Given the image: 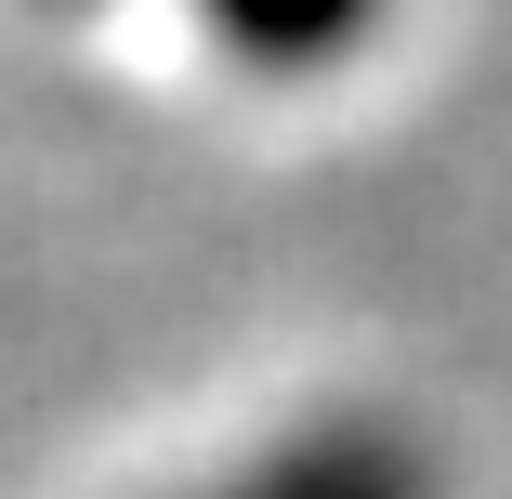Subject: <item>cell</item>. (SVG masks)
Returning a JSON list of instances; mask_svg holds the SVG:
<instances>
[{
  "instance_id": "1",
  "label": "cell",
  "mask_w": 512,
  "mask_h": 499,
  "mask_svg": "<svg viewBox=\"0 0 512 499\" xmlns=\"http://www.w3.org/2000/svg\"><path fill=\"white\" fill-rule=\"evenodd\" d=\"M211 499H434V473H421V447H407V434L329 421V434H302V447L250 460V473L211 486Z\"/></svg>"
},
{
  "instance_id": "2",
  "label": "cell",
  "mask_w": 512,
  "mask_h": 499,
  "mask_svg": "<svg viewBox=\"0 0 512 499\" xmlns=\"http://www.w3.org/2000/svg\"><path fill=\"white\" fill-rule=\"evenodd\" d=\"M197 14H211L250 66H342L381 0H197Z\"/></svg>"
}]
</instances>
